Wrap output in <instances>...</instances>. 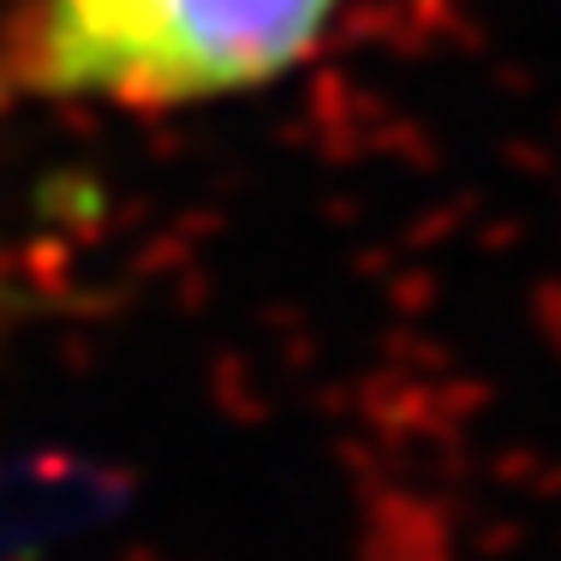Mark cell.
I'll list each match as a JSON object with an SVG mask.
<instances>
[{
    "label": "cell",
    "mask_w": 561,
    "mask_h": 561,
    "mask_svg": "<svg viewBox=\"0 0 561 561\" xmlns=\"http://www.w3.org/2000/svg\"><path fill=\"white\" fill-rule=\"evenodd\" d=\"M346 0H36L19 78L43 96L192 108L275 84Z\"/></svg>",
    "instance_id": "obj_1"
}]
</instances>
